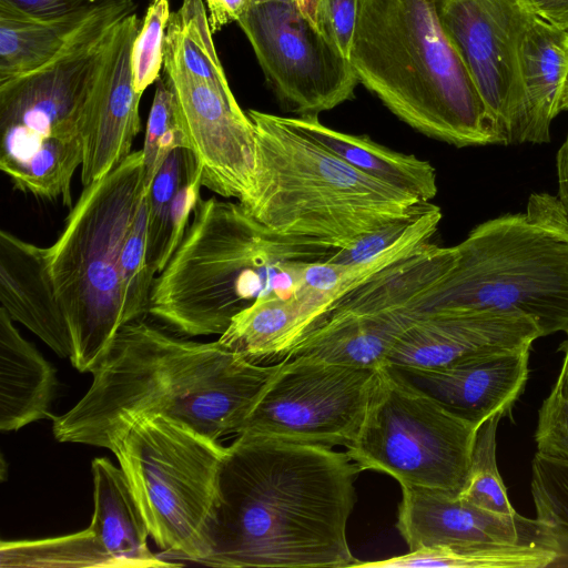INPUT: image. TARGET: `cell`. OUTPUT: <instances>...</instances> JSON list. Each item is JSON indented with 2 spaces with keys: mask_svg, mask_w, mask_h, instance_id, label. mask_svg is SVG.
<instances>
[{
  "mask_svg": "<svg viewBox=\"0 0 568 568\" xmlns=\"http://www.w3.org/2000/svg\"><path fill=\"white\" fill-rule=\"evenodd\" d=\"M396 528L409 551L493 542L540 544L555 551L536 518L495 514L460 495L420 487H402Z\"/></svg>",
  "mask_w": 568,
  "mask_h": 568,
  "instance_id": "e0dca14e",
  "label": "cell"
},
{
  "mask_svg": "<svg viewBox=\"0 0 568 568\" xmlns=\"http://www.w3.org/2000/svg\"><path fill=\"white\" fill-rule=\"evenodd\" d=\"M442 28L510 144L519 104L518 44L531 17L519 0H434Z\"/></svg>",
  "mask_w": 568,
  "mask_h": 568,
  "instance_id": "5bb4252c",
  "label": "cell"
},
{
  "mask_svg": "<svg viewBox=\"0 0 568 568\" xmlns=\"http://www.w3.org/2000/svg\"><path fill=\"white\" fill-rule=\"evenodd\" d=\"M349 63L399 120L457 148L500 144L434 0H359Z\"/></svg>",
  "mask_w": 568,
  "mask_h": 568,
  "instance_id": "5b68a950",
  "label": "cell"
},
{
  "mask_svg": "<svg viewBox=\"0 0 568 568\" xmlns=\"http://www.w3.org/2000/svg\"><path fill=\"white\" fill-rule=\"evenodd\" d=\"M362 471L331 446L241 433L225 448L211 552L221 568H343L361 562L346 526Z\"/></svg>",
  "mask_w": 568,
  "mask_h": 568,
  "instance_id": "6da1fadb",
  "label": "cell"
},
{
  "mask_svg": "<svg viewBox=\"0 0 568 568\" xmlns=\"http://www.w3.org/2000/svg\"><path fill=\"white\" fill-rule=\"evenodd\" d=\"M339 248L277 233L239 202L200 199L181 244L154 280L149 314L183 335H221L256 300L292 296L307 266Z\"/></svg>",
  "mask_w": 568,
  "mask_h": 568,
  "instance_id": "3957f363",
  "label": "cell"
},
{
  "mask_svg": "<svg viewBox=\"0 0 568 568\" xmlns=\"http://www.w3.org/2000/svg\"><path fill=\"white\" fill-rule=\"evenodd\" d=\"M277 365L134 321L116 334L84 396L52 418V432L62 443L111 450L140 418L163 416L219 440L240 433Z\"/></svg>",
  "mask_w": 568,
  "mask_h": 568,
  "instance_id": "7a4b0ae2",
  "label": "cell"
},
{
  "mask_svg": "<svg viewBox=\"0 0 568 568\" xmlns=\"http://www.w3.org/2000/svg\"><path fill=\"white\" fill-rule=\"evenodd\" d=\"M140 24L135 12L125 18L112 74L87 121L81 164L83 186L100 180L125 160L140 132L142 95L134 89L131 69V50Z\"/></svg>",
  "mask_w": 568,
  "mask_h": 568,
  "instance_id": "ffe728a7",
  "label": "cell"
},
{
  "mask_svg": "<svg viewBox=\"0 0 568 568\" xmlns=\"http://www.w3.org/2000/svg\"><path fill=\"white\" fill-rule=\"evenodd\" d=\"M148 192L142 151L84 186L58 240L49 268L72 344L71 364L92 373L125 325L120 255L138 206Z\"/></svg>",
  "mask_w": 568,
  "mask_h": 568,
  "instance_id": "ba28073f",
  "label": "cell"
},
{
  "mask_svg": "<svg viewBox=\"0 0 568 568\" xmlns=\"http://www.w3.org/2000/svg\"><path fill=\"white\" fill-rule=\"evenodd\" d=\"M149 195L144 193L126 232L120 255L124 323L149 314L154 273L148 258Z\"/></svg>",
  "mask_w": 568,
  "mask_h": 568,
  "instance_id": "4dcf8cb0",
  "label": "cell"
},
{
  "mask_svg": "<svg viewBox=\"0 0 568 568\" xmlns=\"http://www.w3.org/2000/svg\"><path fill=\"white\" fill-rule=\"evenodd\" d=\"M93 516L89 528L116 568L181 566L155 556L148 547L144 518L121 468L98 457L91 464Z\"/></svg>",
  "mask_w": 568,
  "mask_h": 568,
  "instance_id": "7402d4cb",
  "label": "cell"
},
{
  "mask_svg": "<svg viewBox=\"0 0 568 568\" xmlns=\"http://www.w3.org/2000/svg\"><path fill=\"white\" fill-rule=\"evenodd\" d=\"M287 121L366 175L430 202L437 194L436 171L426 160L384 146L369 136L336 131L318 116H286Z\"/></svg>",
  "mask_w": 568,
  "mask_h": 568,
  "instance_id": "d4e9b609",
  "label": "cell"
},
{
  "mask_svg": "<svg viewBox=\"0 0 568 568\" xmlns=\"http://www.w3.org/2000/svg\"><path fill=\"white\" fill-rule=\"evenodd\" d=\"M525 10L549 26L568 32V0H519Z\"/></svg>",
  "mask_w": 568,
  "mask_h": 568,
  "instance_id": "ab89813d",
  "label": "cell"
},
{
  "mask_svg": "<svg viewBox=\"0 0 568 568\" xmlns=\"http://www.w3.org/2000/svg\"><path fill=\"white\" fill-rule=\"evenodd\" d=\"M225 448L173 419L143 417L111 449L154 542L200 564L211 552Z\"/></svg>",
  "mask_w": 568,
  "mask_h": 568,
  "instance_id": "9c48e42d",
  "label": "cell"
},
{
  "mask_svg": "<svg viewBox=\"0 0 568 568\" xmlns=\"http://www.w3.org/2000/svg\"><path fill=\"white\" fill-rule=\"evenodd\" d=\"M213 33L231 22H237L248 10L252 0H203Z\"/></svg>",
  "mask_w": 568,
  "mask_h": 568,
  "instance_id": "f35d334b",
  "label": "cell"
},
{
  "mask_svg": "<svg viewBox=\"0 0 568 568\" xmlns=\"http://www.w3.org/2000/svg\"><path fill=\"white\" fill-rule=\"evenodd\" d=\"M477 429L386 365L346 454L362 470L388 474L400 487L459 495Z\"/></svg>",
  "mask_w": 568,
  "mask_h": 568,
  "instance_id": "30bf717a",
  "label": "cell"
},
{
  "mask_svg": "<svg viewBox=\"0 0 568 568\" xmlns=\"http://www.w3.org/2000/svg\"><path fill=\"white\" fill-rule=\"evenodd\" d=\"M378 372L310 356L283 358L239 434L347 447L363 424Z\"/></svg>",
  "mask_w": 568,
  "mask_h": 568,
  "instance_id": "7c38bea8",
  "label": "cell"
},
{
  "mask_svg": "<svg viewBox=\"0 0 568 568\" xmlns=\"http://www.w3.org/2000/svg\"><path fill=\"white\" fill-rule=\"evenodd\" d=\"M237 23L290 112L317 116L353 98L359 82L349 60L295 1L252 3Z\"/></svg>",
  "mask_w": 568,
  "mask_h": 568,
  "instance_id": "4fadbf2b",
  "label": "cell"
},
{
  "mask_svg": "<svg viewBox=\"0 0 568 568\" xmlns=\"http://www.w3.org/2000/svg\"><path fill=\"white\" fill-rule=\"evenodd\" d=\"M556 552L540 544H480L437 546L378 561L359 562L374 568H550Z\"/></svg>",
  "mask_w": 568,
  "mask_h": 568,
  "instance_id": "4316f807",
  "label": "cell"
},
{
  "mask_svg": "<svg viewBox=\"0 0 568 568\" xmlns=\"http://www.w3.org/2000/svg\"><path fill=\"white\" fill-rule=\"evenodd\" d=\"M197 166L199 162L190 149H175L161 165L148 191V258L154 274L161 273L170 260L169 216L172 203Z\"/></svg>",
  "mask_w": 568,
  "mask_h": 568,
  "instance_id": "f546056e",
  "label": "cell"
},
{
  "mask_svg": "<svg viewBox=\"0 0 568 568\" xmlns=\"http://www.w3.org/2000/svg\"><path fill=\"white\" fill-rule=\"evenodd\" d=\"M164 62L234 97L214 45L203 0H183L178 11L171 12L164 38Z\"/></svg>",
  "mask_w": 568,
  "mask_h": 568,
  "instance_id": "484cf974",
  "label": "cell"
},
{
  "mask_svg": "<svg viewBox=\"0 0 568 568\" xmlns=\"http://www.w3.org/2000/svg\"><path fill=\"white\" fill-rule=\"evenodd\" d=\"M133 12V0H113L52 61L0 82V169L17 190L72 207L84 128Z\"/></svg>",
  "mask_w": 568,
  "mask_h": 568,
  "instance_id": "277c9868",
  "label": "cell"
},
{
  "mask_svg": "<svg viewBox=\"0 0 568 568\" xmlns=\"http://www.w3.org/2000/svg\"><path fill=\"white\" fill-rule=\"evenodd\" d=\"M456 250L432 242L379 271L347 294L284 358L379 369L404 332L420 316L456 263Z\"/></svg>",
  "mask_w": 568,
  "mask_h": 568,
  "instance_id": "8fae6325",
  "label": "cell"
},
{
  "mask_svg": "<svg viewBox=\"0 0 568 568\" xmlns=\"http://www.w3.org/2000/svg\"><path fill=\"white\" fill-rule=\"evenodd\" d=\"M542 337L528 316L496 310L445 308L426 312L400 336L386 365L434 368L464 358L531 347Z\"/></svg>",
  "mask_w": 568,
  "mask_h": 568,
  "instance_id": "2e32d148",
  "label": "cell"
},
{
  "mask_svg": "<svg viewBox=\"0 0 568 568\" xmlns=\"http://www.w3.org/2000/svg\"><path fill=\"white\" fill-rule=\"evenodd\" d=\"M57 376L0 307V428L18 430L50 416Z\"/></svg>",
  "mask_w": 568,
  "mask_h": 568,
  "instance_id": "cb8c5ba5",
  "label": "cell"
},
{
  "mask_svg": "<svg viewBox=\"0 0 568 568\" xmlns=\"http://www.w3.org/2000/svg\"><path fill=\"white\" fill-rule=\"evenodd\" d=\"M558 201L568 217V134L556 158Z\"/></svg>",
  "mask_w": 568,
  "mask_h": 568,
  "instance_id": "b9f144b4",
  "label": "cell"
},
{
  "mask_svg": "<svg viewBox=\"0 0 568 568\" xmlns=\"http://www.w3.org/2000/svg\"><path fill=\"white\" fill-rule=\"evenodd\" d=\"M190 149L174 93L163 77L156 81L155 93L149 113L144 144L143 182L146 191L168 155L175 149Z\"/></svg>",
  "mask_w": 568,
  "mask_h": 568,
  "instance_id": "d6a6232c",
  "label": "cell"
},
{
  "mask_svg": "<svg viewBox=\"0 0 568 568\" xmlns=\"http://www.w3.org/2000/svg\"><path fill=\"white\" fill-rule=\"evenodd\" d=\"M433 203L425 202L410 216L375 230L347 247L339 248L328 261L336 264H356L369 261L409 235L423 222Z\"/></svg>",
  "mask_w": 568,
  "mask_h": 568,
  "instance_id": "d590c367",
  "label": "cell"
},
{
  "mask_svg": "<svg viewBox=\"0 0 568 568\" xmlns=\"http://www.w3.org/2000/svg\"><path fill=\"white\" fill-rule=\"evenodd\" d=\"M32 16L54 17L65 13L85 0H6Z\"/></svg>",
  "mask_w": 568,
  "mask_h": 568,
  "instance_id": "60d3db41",
  "label": "cell"
},
{
  "mask_svg": "<svg viewBox=\"0 0 568 568\" xmlns=\"http://www.w3.org/2000/svg\"><path fill=\"white\" fill-rule=\"evenodd\" d=\"M558 376L544 399L535 432L537 452L568 462V333Z\"/></svg>",
  "mask_w": 568,
  "mask_h": 568,
  "instance_id": "e575fe53",
  "label": "cell"
},
{
  "mask_svg": "<svg viewBox=\"0 0 568 568\" xmlns=\"http://www.w3.org/2000/svg\"><path fill=\"white\" fill-rule=\"evenodd\" d=\"M315 1L316 0H295L300 10L313 21H314Z\"/></svg>",
  "mask_w": 568,
  "mask_h": 568,
  "instance_id": "7bdbcfd3",
  "label": "cell"
},
{
  "mask_svg": "<svg viewBox=\"0 0 568 568\" xmlns=\"http://www.w3.org/2000/svg\"><path fill=\"white\" fill-rule=\"evenodd\" d=\"M268 1H295V0H252V3L268 2Z\"/></svg>",
  "mask_w": 568,
  "mask_h": 568,
  "instance_id": "f6af8a7d",
  "label": "cell"
},
{
  "mask_svg": "<svg viewBox=\"0 0 568 568\" xmlns=\"http://www.w3.org/2000/svg\"><path fill=\"white\" fill-rule=\"evenodd\" d=\"M169 0H150L131 50L133 85L143 94L156 82L164 63V38L170 20Z\"/></svg>",
  "mask_w": 568,
  "mask_h": 568,
  "instance_id": "836d02e7",
  "label": "cell"
},
{
  "mask_svg": "<svg viewBox=\"0 0 568 568\" xmlns=\"http://www.w3.org/2000/svg\"><path fill=\"white\" fill-rule=\"evenodd\" d=\"M425 312L496 310L531 318L542 336L568 333V217L556 196L530 195L526 213L474 227Z\"/></svg>",
  "mask_w": 568,
  "mask_h": 568,
  "instance_id": "52a82bcc",
  "label": "cell"
},
{
  "mask_svg": "<svg viewBox=\"0 0 568 568\" xmlns=\"http://www.w3.org/2000/svg\"><path fill=\"white\" fill-rule=\"evenodd\" d=\"M503 416V413H496L479 425L467 481L459 495L485 510L515 515L517 511L508 499L496 458L497 429Z\"/></svg>",
  "mask_w": 568,
  "mask_h": 568,
  "instance_id": "1f68e13d",
  "label": "cell"
},
{
  "mask_svg": "<svg viewBox=\"0 0 568 568\" xmlns=\"http://www.w3.org/2000/svg\"><path fill=\"white\" fill-rule=\"evenodd\" d=\"M559 109L560 111L568 110V71L561 90Z\"/></svg>",
  "mask_w": 568,
  "mask_h": 568,
  "instance_id": "ee69618b",
  "label": "cell"
},
{
  "mask_svg": "<svg viewBox=\"0 0 568 568\" xmlns=\"http://www.w3.org/2000/svg\"><path fill=\"white\" fill-rule=\"evenodd\" d=\"M48 247L0 232V301L9 316L36 334L60 357L72 344L49 268Z\"/></svg>",
  "mask_w": 568,
  "mask_h": 568,
  "instance_id": "d6986e66",
  "label": "cell"
},
{
  "mask_svg": "<svg viewBox=\"0 0 568 568\" xmlns=\"http://www.w3.org/2000/svg\"><path fill=\"white\" fill-rule=\"evenodd\" d=\"M113 0H85L54 17H37L0 0V82L31 73L58 57Z\"/></svg>",
  "mask_w": 568,
  "mask_h": 568,
  "instance_id": "603a6c76",
  "label": "cell"
},
{
  "mask_svg": "<svg viewBox=\"0 0 568 568\" xmlns=\"http://www.w3.org/2000/svg\"><path fill=\"white\" fill-rule=\"evenodd\" d=\"M163 78L174 93L191 151L202 169L203 186L225 199H241L255 166V129L247 113L235 97L170 63H163Z\"/></svg>",
  "mask_w": 568,
  "mask_h": 568,
  "instance_id": "9a60e30c",
  "label": "cell"
},
{
  "mask_svg": "<svg viewBox=\"0 0 568 568\" xmlns=\"http://www.w3.org/2000/svg\"><path fill=\"white\" fill-rule=\"evenodd\" d=\"M1 567H115L114 561L87 529L40 540L1 541Z\"/></svg>",
  "mask_w": 568,
  "mask_h": 568,
  "instance_id": "83f0119b",
  "label": "cell"
},
{
  "mask_svg": "<svg viewBox=\"0 0 568 568\" xmlns=\"http://www.w3.org/2000/svg\"><path fill=\"white\" fill-rule=\"evenodd\" d=\"M202 186V169L199 164L181 186L172 203L169 216V258L172 257L185 235L190 215L201 199L200 189Z\"/></svg>",
  "mask_w": 568,
  "mask_h": 568,
  "instance_id": "74e56055",
  "label": "cell"
},
{
  "mask_svg": "<svg viewBox=\"0 0 568 568\" xmlns=\"http://www.w3.org/2000/svg\"><path fill=\"white\" fill-rule=\"evenodd\" d=\"M519 104L513 143L550 141L568 71V32L531 16L518 44Z\"/></svg>",
  "mask_w": 568,
  "mask_h": 568,
  "instance_id": "44dd1931",
  "label": "cell"
},
{
  "mask_svg": "<svg viewBox=\"0 0 568 568\" xmlns=\"http://www.w3.org/2000/svg\"><path fill=\"white\" fill-rule=\"evenodd\" d=\"M530 491L536 519L556 552L550 567H568V462L537 452L531 463Z\"/></svg>",
  "mask_w": 568,
  "mask_h": 568,
  "instance_id": "f1b7e54d",
  "label": "cell"
},
{
  "mask_svg": "<svg viewBox=\"0 0 568 568\" xmlns=\"http://www.w3.org/2000/svg\"><path fill=\"white\" fill-rule=\"evenodd\" d=\"M529 351L488 353L434 368L389 367L447 410L479 427L496 413L505 415L524 392Z\"/></svg>",
  "mask_w": 568,
  "mask_h": 568,
  "instance_id": "ac0fdd59",
  "label": "cell"
},
{
  "mask_svg": "<svg viewBox=\"0 0 568 568\" xmlns=\"http://www.w3.org/2000/svg\"><path fill=\"white\" fill-rule=\"evenodd\" d=\"M246 113L255 129V166L237 202L268 229L344 248L425 203L356 170L286 116Z\"/></svg>",
  "mask_w": 568,
  "mask_h": 568,
  "instance_id": "8992f818",
  "label": "cell"
},
{
  "mask_svg": "<svg viewBox=\"0 0 568 568\" xmlns=\"http://www.w3.org/2000/svg\"><path fill=\"white\" fill-rule=\"evenodd\" d=\"M359 0H316L314 22L348 59Z\"/></svg>",
  "mask_w": 568,
  "mask_h": 568,
  "instance_id": "8d00e7d4",
  "label": "cell"
}]
</instances>
